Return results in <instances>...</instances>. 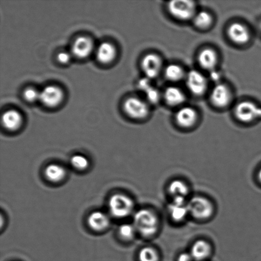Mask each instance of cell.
I'll use <instances>...</instances> for the list:
<instances>
[{
  "instance_id": "obj_19",
  "label": "cell",
  "mask_w": 261,
  "mask_h": 261,
  "mask_svg": "<svg viewBox=\"0 0 261 261\" xmlns=\"http://www.w3.org/2000/svg\"><path fill=\"white\" fill-rule=\"evenodd\" d=\"M116 47L113 45L109 42H103L97 48L96 58L101 63L108 64L116 58Z\"/></svg>"
},
{
  "instance_id": "obj_10",
  "label": "cell",
  "mask_w": 261,
  "mask_h": 261,
  "mask_svg": "<svg viewBox=\"0 0 261 261\" xmlns=\"http://www.w3.org/2000/svg\"><path fill=\"white\" fill-rule=\"evenodd\" d=\"M227 33L230 40L237 45L246 44L251 37L246 25L237 22L229 25Z\"/></svg>"
},
{
  "instance_id": "obj_30",
  "label": "cell",
  "mask_w": 261,
  "mask_h": 261,
  "mask_svg": "<svg viewBox=\"0 0 261 261\" xmlns=\"http://www.w3.org/2000/svg\"><path fill=\"white\" fill-rule=\"evenodd\" d=\"M57 59L59 62L62 64H67L70 62L71 56L66 52H61L58 54Z\"/></svg>"
},
{
  "instance_id": "obj_3",
  "label": "cell",
  "mask_w": 261,
  "mask_h": 261,
  "mask_svg": "<svg viewBox=\"0 0 261 261\" xmlns=\"http://www.w3.org/2000/svg\"><path fill=\"white\" fill-rule=\"evenodd\" d=\"M169 13L175 19L186 21L193 19L196 14L195 2L189 0H175L168 3Z\"/></svg>"
},
{
  "instance_id": "obj_31",
  "label": "cell",
  "mask_w": 261,
  "mask_h": 261,
  "mask_svg": "<svg viewBox=\"0 0 261 261\" xmlns=\"http://www.w3.org/2000/svg\"><path fill=\"white\" fill-rule=\"evenodd\" d=\"M194 260L193 257L190 253H182L178 258V261H193Z\"/></svg>"
},
{
  "instance_id": "obj_8",
  "label": "cell",
  "mask_w": 261,
  "mask_h": 261,
  "mask_svg": "<svg viewBox=\"0 0 261 261\" xmlns=\"http://www.w3.org/2000/svg\"><path fill=\"white\" fill-rule=\"evenodd\" d=\"M142 68L145 77L153 79L160 75L163 67L161 58L155 54H148L144 56L142 61Z\"/></svg>"
},
{
  "instance_id": "obj_18",
  "label": "cell",
  "mask_w": 261,
  "mask_h": 261,
  "mask_svg": "<svg viewBox=\"0 0 261 261\" xmlns=\"http://www.w3.org/2000/svg\"><path fill=\"white\" fill-rule=\"evenodd\" d=\"M138 88L144 93L148 102L150 103H157L160 98L158 90L151 84L150 79L147 77L141 79L138 82Z\"/></svg>"
},
{
  "instance_id": "obj_21",
  "label": "cell",
  "mask_w": 261,
  "mask_h": 261,
  "mask_svg": "<svg viewBox=\"0 0 261 261\" xmlns=\"http://www.w3.org/2000/svg\"><path fill=\"white\" fill-rule=\"evenodd\" d=\"M211 252V245L204 240H198L192 247L190 254L194 260L201 261L206 259Z\"/></svg>"
},
{
  "instance_id": "obj_15",
  "label": "cell",
  "mask_w": 261,
  "mask_h": 261,
  "mask_svg": "<svg viewBox=\"0 0 261 261\" xmlns=\"http://www.w3.org/2000/svg\"><path fill=\"white\" fill-rule=\"evenodd\" d=\"M198 61L199 66L204 70L213 71L218 63V55L212 48H205L199 52Z\"/></svg>"
},
{
  "instance_id": "obj_23",
  "label": "cell",
  "mask_w": 261,
  "mask_h": 261,
  "mask_svg": "<svg viewBox=\"0 0 261 261\" xmlns=\"http://www.w3.org/2000/svg\"><path fill=\"white\" fill-rule=\"evenodd\" d=\"M164 73H165V77L168 81L173 83L182 80L184 78H186V76L184 69L176 64H171L166 66Z\"/></svg>"
},
{
  "instance_id": "obj_24",
  "label": "cell",
  "mask_w": 261,
  "mask_h": 261,
  "mask_svg": "<svg viewBox=\"0 0 261 261\" xmlns=\"http://www.w3.org/2000/svg\"><path fill=\"white\" fill-rule=\"evenodd\" d=\"M168 192L173 198H186L189 194V188L184 181L175 180L169 185Z\"/></svg>"
},
{
  "instance_id": "obj_14",
  "label": "cell",
  "mask_w": 261,
  "mask_h": 261,
  "mask_svg": "<svg viewBox=\"0 0 261 261\" xmlns=\"http://www.w3.org/2000/svg\"><path fill=\"white\" fill-rule=\"evenodd\" d=\"M93 42L90 38L80 37L75 40L72 45V53L76 58L84 59L88 58L93 52Z\"/></svg>"
},
{
  "instance_id": "obj_4",
  "label": "cell",
  "mask_w": 261,
  "mask_h": 261,
  "mask_svg": "<svg viewBox=\"0 0 261 261\" xmlns=\"http://www.w3.org/2000/svg\"><path fill=\"white\" fill-rule=\"evenodd\" d=\"M234 114L239 121L250 123L261 119V107L251 101H242L234 107Z\"/></svg>"
},
{
  "instance_id": "obj_11",
  "label": "cell",
  "mask_w": 261,
  "mask_h": 261,
  "mask_svg": "<svg viewBox=\"0 0 261 261\" xmlns=\"http://www.w3.org/2000/svg\"><path fill=\"white\" fill-rule=\"evenodd\" d=\"M63 96V92L60 88L48 86L40 91V100L45 106L55 107L61 103Z\"/></svg>"
},
{
  "instance_id": "obj_29",
  "label": "cell",
  "mask_w": 261,
  "mask_h": 261,
  "mask_svg": "<svg viewBox=\"0 0 261 261\" xmlns=\"http://www.w3.org/2000/svg\"><path fill=\"white\" fill-rule=\"evenodd\" d=\"M40 92L34 88H29L27 89L23 93V96L25 100L29 102H34L37 100H40Z\"/></svg>"
},
{
  "instance_id": "obj_28",
  "label": "cell",
  "mask_w": 261,
  "mask_h": 261,
  "mask_svg": "<svg viewBox=\"0 0 261 261\" xmlns=\"http://www.w3.org/2000/svg\"><path fill=\"white\" fill-rule=\"evenodd\" d=\"M136 229L133 224H124L120 226L119 232L120 236L126 240H129L135 237Z\"/></svg>"
},
{
  "instance_id": "obj_7",
  "label": "cell",
  "mask_w": 261,
  "mask_h": 261,
  "mask_svg": "<svg viewBox=\"0 0 261 261\" xmlns=\"http://www.w3.org/2000/svg\"><path fill=\"white\" fill-rule=\"evenodd\" d=\"M185 79L187 87L194 95L201 96L205 93L208 81L205 76L199 71L193 70L189 71Z\"/></svg>"
},
{
  "instance_id": "obj_13",
  "label": "cell",
  "mask_w": 261,
  "mask_h": 261,
  "mask_svg": "<svg viewBox=\"0 0 261 261\" xmlns=\"http://www.w3.org/2000/svg\"><path fill=\"white\" fill-rule=\"evenodd\" d=\"M175 120L178 126L184 128H189L196 124L198 120V114L191 107H181L176 112Z\"/></svg>"
},
{
  "instance_id": "obj_16",
  "label": "cell",
  "mask_w": 261,
  "mask_h": 261,
  "mask_svg": "<svg viewBox=\"0 0 261 261\" xmlns=\"http://www.w3.org/2000/svg\"><path fill=\"white\" fill-rule=\"evenodd\" d=\"M88 222L89 227L96 231H101L108 228L110 226V219L103 212L96 211L88 217Z\"/></svg>"
},
{
  "instance_id": "obj_27",
  "label": "cell",
  "mask_w": 261,
  "mask_h": 261,
  "mask_svg": "<svg viewBox=\"0 0 261 261\" xmlns=\"http://www.w3.org/2000/svg\"><path fill=\"white\" fill-rule=\"evenodd\" d=\"M138 257L140 261H159L158 252L150 247L143 248L141 250Z\"/></svg>"
},
{
  "instance_id": "obj_6",
  "label": "cell",
  "mask_w": 261,
  "mask_h": 261,
  "mask_svg": "<svg viewBox=\"0 0 261 261\" xmlns=\"http://www.w3.org/2000/svg\"><path fill=\"white\" fill-rule=\"evenodd\" d=\"M124 110L133 119H142L148 116L149 107L147 102L137 97H130L124 103Z\"/></svg>"
},
{
  "instance_id": "obj_33",
  "label": "cell",
  "mask_w": 261,
  "mask_h": 261,
  "mask_svg": "<svg viewBox=\"0 0 261 261\" xmlns=\"http://www.w3.org/2000/svg\"><path fill=\"white\" fill-rule=\"evenodd\" d=\"M259 28H260V32H261V23L260 24Z\"/></svg>"
},
{
  "instance_id": "obj_32",
  "label": "cell",
  "mask_w": 261,
  "mask_h": 261,
  "mask_svg": "<svg viewBox=\"0 0 261 261\" xmlns=\"http://www.w3.org/2000/svg\"><path fill=\"white\" fill-rule=\"evenodd\" d=\"M258 178H259V180L261 182V169L259 171V173H258Z\"/></svg>"
},
{
  "instance_id": "obj_17",
  "label": "cell",
  "mask_w": 261,
  "mask_h": 261,
  "mask_svg": "<svg viewBox=\"0 0 261 261\" xmlns=\"http://www.w3.org/2000/svg\"><path fill=\"white\" fill-rule=\"evenodd\" d=\"M164 99L169 106L177 107L185 102L186 96L177 87L170 86L166 89L164 93Z\"/></svg>"
},
{
  "instance_id": "obj_2",
  "label": "cell",
  "mask_w": 261,
  "mask_h": 261,
  "mask_svg": "<svg viewBox=\"0 0 261 261\" xmlns=\"http://www.w3.org/2000/svg\"><path fill=\"white\" fill-rule=\"evenodd\" d=\"M111 214L116 218H124L132 214L134 203L129 197L122 194H115L109 201Z\"/></svg>"
},
{
  "instance_id": "obj_9",
  "label": "cell",
  "mask_w": 261,
  "mask_h": 261,
  "mask_svg": "<svg viewBox=\"0 0 261 261\" xmlns=\"http://www.w3.org/2000/svg\"><path fill=\"white\" fill-rule=\"evenodd\" d=\"M210 98L212 103L217 108H226L231 103V91L225 84H218L212 89Z\"/></svg>"
},
{
  "instance_id": "obj_5",
  "label": "cell",
  "mask_w": 261,
  "mask_h": 261,
  "mask_svg": "<svg viewBox=\"0 0 261 261\" xmlns=\"http://www.w3.org/2000/svg\"><path fill=\"white\" fill-rule=\"evenodd\" d=\"M189 213L194 218L206 220L213 214L214 207L211 202L203 197H193L188 201Z\"/></svg>"
},
{
  "instance_id": "obj_20",
  "label": "cell",
  "mask_w": 261,
  "mask_h": 261,
  "mask_svg": "<svg viewBox=\"0 0 261 261\" xmlns=\"http://www.w3.org/2000/svg\"><path fill=\"white\" fill-rule=\"evenodd\" d=\"M2 124L5 128L10 130H15L19 128L22 122L21 115L14 110H10L3 114Z\"/></svg>"
},
{
  "instance_id": "obj_12",
  "label": "cell",
  "mask_w": 261,
  "mask_h": 261,
  "mask_svg": "<svg viewBox=\"0 0 261 261\" xmlns=\"http://www.w3.org/2000/svg\"><path fill=\"white\" fill-rule=\"evenodd\" d=\"M171 218L176 222L184 221L189 213L188 202L184 198H173L168 206Z\"/></svg>"
},
{
  "instance_id": "obj_1",
  "label": "cell",
  "mask_w": 261,
  "mask_h": 261,
  "mask_svg": "<svg viewBox=\"0 0 261 261\" xmlns=\"http://www.w3.org/2000/svg\"><path fill=\"white\" fill-rule=\"evenodd\" d=\"M133 226L136 231L143 237H150L157 232L159 222L157 216L148 209H141L133 216Z\"/></svg>"
},
{
  "instance_id": "obj_22",
  "label": "cell",
  "mask_w": 261,
  "mask_h": 261,
  "mask_svg": "<svg viewBox=\"0 0 261 261\" xmlns=\"http://www.w3.org/2000/svg\"><path fill=\"white\" fill-rule=\"evenodd\" d=\"M66 174L65 169L58 164H50L45 170L46 178L52 182H59L63 180Z\"/></svg>"
},
{
  "instance_id": "obj_26",
  "label": "cell",
  "mask_w": 261,
  "mask_h": 261,
  "mask_svg": "<svg viewBox=\"0 0 261 261\" xmlns=\"http://www.w3.org/2000/svg\"><path fill=\"white\" fill-rule=\"evenodd\" d=\"M70 162L71 165L79 170H86L89 165L88 159L80 154L73 155L71 158Z\"/></svg>"
},
{
  "instance_id": "obj_25",
  "label": "cell",
  "mask_w": 261,
  "mask_h": 261,
  "mask_svg": "<svg viewBox=\"0 0 261 261\" xmlns=\"http://www.w3.org/2000/svg\"><path fill=\"white\" fill-rule=\"evenodd\" d=\"M193 20L194 25L201 30L207 29L213 23V17L206 11H200L196 13Z\"/></svg>"
}]
</instances>
